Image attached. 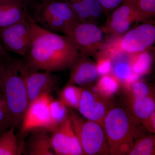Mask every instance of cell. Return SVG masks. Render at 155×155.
I'll use <instances>...</instances> for the list:
<instances>
[{
	"instance_id": "cell-1",
	"label": "cell",
	"mask_w": 155,
	"mask_h": 155,
	"mask_svg": "<svg viewBox=\"0 0 155 155\" xmlns=\"http://www.w3.org/2000/svg\"><path fill=\"white\" fill-rule=\"evenodd\" d=\"M79 55L67 35L47 30L31 21V43L25 62L30 71L54 72L70 69Z\"/></svg>"
},
{
	"instance_id": "cell-2",
	"label": "cell",
	"mask_w": 155,
	"mask_h": 155,
	"mask_svg": "<svg viewBox=\"0 0 155 155\" xmlns=\"http://www.w3.org/2000/svg\"><path fill=\"white\" fill-rule=\"evenodd\" d=\"M104 129L109 153L112 155L127 154L137 139L147 134L138 119L127 110L120 107L108 111Z\"/></svg>"
},
{
	"instance_id": "cell-3",
	"label": "cell",
	"mask_w": 155,
	"mask_h": 155,
	"mask_svg": "<svg viewBox=\"0 0 155 155\" xmlns=\"http://www.w3.org/2000/svg\"><path fill=\"white\" fill-rule=\"evenodd\" d=\"M2 62V78L3 95L11 116L12 125L20 126L29 104L26 83L25 62L6 58Z\"/></svg>"
},
{
	"instance_id": "cell-4",
	"label": "cell",
	"mask_w": 155,
	"mask_h": 155,
	"mask_svg": "<svg viewBox=\"0 0 155 155\" xmlns=\"http://www.w3.org/2000/svg\"><path fill=\"white\" fill-rule=\"evenodd\" d=\"M155 41L154 25L145 23L122 35L108 37L105 40L101 51L113 59L121 55L131 54L148 49Z\"/></svg>"
},
{
	"instance_id": "cell-5",
	"label": "cell",
	"mask_w": 155,
	"mask_h": 155,
	"mask_svg": "<svg viewBox=\"0 0 155 155\" xmlns=\"http://www.w3.org/2000/svg\"><path fill=\"white\" fill-rule=\"evenodd\" d=\"M32 17L38 24L45 29L54 32H62L64 35L79 21L69 6L59 0L42 2L37 6Z\"/></svg>"
},
{
	"instance_id": "cell-6",
	"label": "cell",
	"mask_w": 155,
	"mask_h": 155,
	"mask_svg": "<svg viewBox=\"0 0 155 155\" xmlns=\"http://www.w3.org/2000/svg\"><path fill=\"white\" fill-rule=\"evenodd\" d=\"M69 118L83 154H109L107 137L104 127L94 121L83 119L69 110Z\"/></svg>"
},
{
	"instance_id": "cell-7",
	"label": "cell",
	"mask_w": 155,
	"mask_h": 155,
	"mask_svg": "<svg viewBox=\"0 0 155 155\" xmlns=\"http://www.w3.org/2000/svg\"><path fill=\"white\" fill-rule=\"evenodd\" d=\"M32 19L26 9L24 16L19 21L0 28V40L7 51L26 57L31 43Z\"/></svg>"
},
{
	"instance_id": "cell-8",
	"label": "cell",
	"mask_w": 155,
	"mask_h": 155,
	"mask_svg": "<svg viewBox=\"0 0 155 155\" xmlns=\"http://www.w3.org/2000/svg\"><path fill=\"white\" fill-rule=\"evenodd\" d=\"M104 33L97 25L78 22L66 35L75 45L79 54L95 56L104 43Z\"/></svg>"
},
{
	"instance_id": "cell-9",
	"label": "cell",
	"mask_w": 155,
	"mask_h": 155,
	"mask_svg": "<svg viewBox=\"0 0 155 155\" xmlns=\"http://www.w3.org/2000/svg\"><path fill=\"white\" fill-rule=\"evenodd\" d=\"M52 99L51 94L45 93L29 103L20 125L19 141L21 144L24 143L22 138L31 131L44 129L49 132V105Z\"/></svg>"
},
{
	"instance_id": "cell-10",
	"label": "cell",
	"mask_w": 155,
	"mask_h": 155,
	"mask_svg": "<svg viewBox=\"0 0 155 155\" xmlns=\"http://www.w3.org/2000/svg\"><path fill=\"white\" fill-rule=\"evenodd\" d=\"M149 19L131 6L122 2L109 16L105 25L100 28L103 33L109 36H119L128 31L134 22Z\"/></svg>"
},
{
	"instance_id": "cell-11",
	"label": "cell",
	"mask_w": 155,
	"mask_h": 155,
	"mask_svg": "<svg viewBox=\"0 0 155 155\" xmlns=\"http://www.w3.org/2000/svg\"><path fill=\"white\" fill-rule=\"evenodd\" d=\"M110 100L93 88H83L77 110L85 119L97 122L104 128L106 115L113 108Z\"/></svg>"
},
{
	"instance_id": "cell-12",
	"label": "cell",
	"mask_w": 155,
	"mask_h": 155,
	"mask_svg": "<svg viewBox=\"0 0 155 155\" xmlns=\"http://www.w3.org/2000/svg\"><path fill=\"white\" fill-rule=\"evenodd\" d=\"M51 141L55 155H84L69 116L62 124L51 133Z\"/></svg>"
},
{
	"instance_id": "cell-13",
	"label": "cell",
	"mask_w": 155,
	"mask_h": 155,
	"mask_svg": "<svg viewBox=\"0 0 155 155\" xmlns=\"http://www.w3.org/2000/svg\"><path fill=\"white\" fill-rule=\"evenodd\" d=\"M27 69V68H26ZM25 83L29 103L45 93L51 94L58 86L57 76L46 71H30L27 69Z\"/></svg>"
},
{
	"instance_id": "cell-14",
	"label": "cell",
	"mask_w": 155,
	"mask_h": 155,
	"mask_svg": "<svg viewBox=\"0 0 155 155\" xmlns=\"http://www.w3.org/2000/svg\"><path fill=\"white\" fill-rule=\"evenodd\" d=\"M70 69L67 84L80 87H90L98 80L99 75L96 63L89 56L79 54Z\"/></svg>"
},
{
	"instance_id": "cell-15",
	"label": "cell",
	"mask_w": 155,
	"mask_h": 155,
	"mask_svg": "<svg viewBox=\"0 0 155 155\" xmlns=\"http://www.w3.org/2000/svg\"><path fill=\"white\" fill-rule=\"evenodd\" d=\"M67 4L81 22L98 25L103 11L99 0H59Z\"/></svg>"
},
{
	"instance_id": "cell-16",
	"label": "cell",
	"mask_w": 155,
	"mask_h": 155,
	"mask_svg": "<svg viewBox=\"0 0 155 155\" xmlns=\"http://www.w3.org/2000/svg\"><path fill=\"white\" fill-rule=\"evenodd\" d=\"M49 132L39 129L30 132L24 142L22 154L28 155H54Z\"/></svg>"
},
{
	"instance_id": "cell-17",
	"label": "cell",
	"mask_w": 155,
	"mask_h": 155,
	"mask_svg": "<svg viewBox=\"0 0 155 155\" xmlns=\"http://www.w3.org/2000/svg\"><path fill=\"white\" fill-rule=\"evenodd\" d=\"M26 9L23 0H6L0 3V28L19 21Z\"/></svg>"
},
{
	"instance_id": "cell-18",
	"label": "cell",
	"mask_w": 155,
	"mask_h": 155,
	"mask_svg": "<svg viewBox=\"0 0 155 155\" xmlns=\"http://www.w3.org/2000/svg\"><path fill=\"white\" fill-rule=\"evenodd\" d=\"M113 67L111 74L119 80L120 84L127 89L140 76L132 72L128 54H122L112 59Z\"/></svg>"
},
{
	"instance_id": "cell-19",
	"label": "cell",
	"mask_w": 155,
	"mask_h": 155,
	"mask_svg": "<svg viewBox=\"0 0 155 155\" xmlns=\"http://www.w3.org/2000/svg\"><path fill=\"white\" fill-rule=\"evenodd\" d=\"M127 110L140 122L155 112L154 94L139 97H128Z\"/></svg>"
},
{
	"instance_id": "cell-20",
	"label": "cell",
	"mask_w": 155,
	"mask_h": 155,
	"mask_svg": "<svg viewBox=\"0 0 155 155\" xmlns=\"http://www.w3.org/2000/svg\"><path fill=\"white\" fill-rule=\"evenodd\" d=\"M15 129L12 125L0 135V155L22 154L23 146L15 135Z\"/></svg>"
},
{
	"instance_id": "cell-21",
	"label": "cell",
	"mask_w": 155,
	"mask_h": 155,
	"mask_svg": "<svg viewBox=\"0 0 155 155\" xmlns=\"http://www.w3.org/2000/svg\"><path fill=\"white\" fill-rule=\"evenodd\" d=\"M128 54L132 72L140 77L149 73L152 64V56L149 49Z\"/></svg>"
},
{
	"instance_id": "cell-22",
	"label": "cell",
	"mask_w": 155,
	"mask_h": 155,
	"mask_svg": "<svg viewBox=\"0 0 155 155\" xmlns=\"http://www.w3.org/2000/svg\"><path fill=\"white\" fill-rule=\"evenodd\" d=\"M49 132L51 133L68 118L69 110L59 100L53 98L49 105Z\"/></svg>"
},
{
	"instance_id": "cell-23",
	"label": "cell",
	"mask_w": 155,
	"mask_h": 155,
	"mask_svg": "<svg viewBox=\"0 0 155 155\" xmlns=\"http://www.w3.org/2000/svg\"><path fill=\"white\" fill-rule=\"evenodd\" d=\"M120 85L119 80L111 73L101 76L94 89L101 96L110 99L119 90Z\"/></svg>"
},
{
	"instance_id": "cell-24",
	"label": "cell",
	"mask_w": 155,
	"mask_h": 155,
	"mask_svg": "<svg viewBox=\"0 0 155 155\" xmlns=\"http://www.w3.org/2000/svg\"><path fill=\"white\" fill-rule=\"evenodd\" d=\"M83 90L80 87L67 84L59 93L58 100L67 108L77 110Z\"/></svg>"
},
{
	"instance_id": "cell-25",
	"label": "cell",
	"mask_w": 155,
	"mask_h": 155,
	"mask_svg": "<svg viewBox=\"0 0 155 155\" xmlns=\"http://www.w3.org/2000/svg\"><path fill=\"white\" fill-rule=\"evenodd\" d=\"M127 155H155V137L147 134L137 139Z\"/></svg>"
},
{
	"instance_id": "cell-26",
	"label": "cell",
	"mask_w": 155,
	"mask_h": 155,
	"mask_svg": "<svg viewBox=\"0 0 155 155\" xmlns=\"http://www.w3.org/2000/svg\"><path fill=\"white\" fill-rule=\"evenodd\" d=\"M126 3L150 18L155 15V0H123Z\"/></svg>"
},
{
	"instance_id": "cell-27",
	"label": "cell",
	"mask_w": 155,
	"mask_h": 155,
	"mask_svg": "<svg viewBox=\"0 0 155 155\" xmlns=\"http://www.w3.org/2000/svg\"><path fill=\"white\" fill-rule=\"evenodd\" d=\"M128 97H139L154 94L152 89L143 81L137 80L127 89Z\"/></svg>"
},
{
	"instance_id": "cell-28",
	"label": "cell",
	"mask_w": 155,
	"mask_h": 155,
	"mask_svg": "<svg viewBox=\"0 0 155 155\" xmlns=\"http://www.w3.org/2000/svg\"><path fill=\"white\" fill-rule=\"evenodd\" d=\"M96 68L99 75L111 74L113 67L112 58L105 53L100 51L95 55Z\"/></svg>"
},
{
	"instance_id": "cell-29",
	"label": "cell",
	"mask_w": 155,
	"mask_h": 155,
	"mask_svg": "<svg viewBox=\"0 0 155 155\" xmlns=\"http://www.w3.org/2000/svg\"><path fill=\"white\" fill-rule=\"evenodd\" d=\"M12 125L11 116L3 94H0V126L8 129Z\"/></svg>"
},
{
	"instance_id": "cell-30",
	"label": "cell",
	"mask_w": 155,
	"mask_h": 155,
	"mask_svg": "<svg viewBox=\"0 0 155 155\" xmlns=\"http://www.w3.org/2000/svg\"><path fill=\"white\" fill-rule=\"evenodd\" d=\"M103 13L115 10L122 4L123 0H99Z\"/></svg>"
},
{
	"instance_id": "cell-31",
	"label": "cell",
	"mask_w": 155,
	"mask_h": 155,
	"mask_svg": "<svg viewBox=\"0 0 155 155\" xmlns=\"http://www.w3.org/2000/svg\"><path fill=\"white\" fill-rule=\"evenodd\" d=\"M140 122L142 126L147 132L155 133V112Z\"/></svg>"
},
{
	"instance_id": "cell-32",
	"label": "cell",
	"mask_w": 155,
	"mask_h": 155,
	"mask_svg": "<svg viewBox=\"0 0 155 155\" xmlns=\"http://www.w3.org/2000/svg\"><path fill=\"white\" fill-rule=\"evenodd\" d=\"M0 56L2 58H5L10 57V56L7 52V51L5 50V48L3 47L1 40H0Z\"/></svg>"
},
{
	"instance_id": "cell-33",
	"label": "cell",
	"mask_w": 155,
	"mask_h": 155,
	"mask_svg": "<svg viewBox=\"0 0 155 155\" xmlns=\"http://www.w3.org/2000/svg\"><path fill=\"white\" fill-rule=\"evenodd\" d=\"M2 59L0 61V90L2 91Z\"/></svg>"
},
{
	"instance_id": "cell-34",
	"label": "cell",
	"mask_w": 155,
	"mask_h": 155,
	"mask_svg": "<svg viewBox=\"0 0 155 155\" xmlns=\"http://www.w3.org/2000/svg\"><path fill=\"white\" fill-rule=\"evenodd\" d=\"M6 130H7V129H6L5 128L0 126V135Z\"/></svg>"
},
{
	"instance_id": "cell-35",
	"label": "cell",
	"mask_w": 155,
	"mask_h": 155,
	"mask_svg": "<svg viewBox=\"0 0 155 155\" xmlns=\"http://www.w3.org/2000/svg\"><path fill=\"white\" fill-rule=\"evenodd\" d=\"M6 1V0H0V3L2 2H4V1Z\"/></svg>"
},
{
	"instance_id": "cell-36",
	"label": "cell",
	"mask_w": 155,
	"mask_h": 155,
	"mask_svg": "<svg viewBox=\"0 0 155 155\" xmlns=\"http://www.w3.org/2000/svg\"><path fill=\"white\" fill-rule=\"evenodd\" d=\"M23 1H24V2L25 3V2H26V1H27V0H23Z\"/></svg>"
},
{
	"instance_id": "cell-37",
	"label": "cell",
	"mask_w": 155,
	"mask_h": 155,
	"mask_svg": "<svg viewBox=\"0 0 155 155\" xmlns=\"http://www.w3.org/2000/svg\"><path fill=\"white\" fill-rule=\"evenodd\" d=\"M46 1V0H42V2H44V1Z\"/></svg>"
},
{
	"instance_id": "cell-38",
	"label": "cell",
	"mask_w": 155,
	"mask_h": 155,
	"mask_svg": "<svg viewBox=\"0 0 155 155\" xmlns=\"http://www.w3.org/2000/svg\"><path fill=\"white\" fill-rule=\"evenodd\" d=\"M2 57H1V56H0V59H1V58H2Z\"/></svg>"
}]
</instances>
